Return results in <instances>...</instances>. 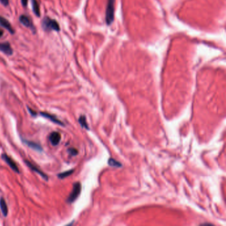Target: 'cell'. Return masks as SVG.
Masks as SVG:
<instances>
[{"instance_id": "19", "label": "cell", "mask_w": 226, "mask_h": 226, "mask_svg": "<svg viewBox=\"0 0 226 226\" xmlns=\"http://www.w3.org/2000/svg\"><path fill=\"white\" fill-rule=\"evenodd\" d=\"M27 0H21V4L23 5V6L25 7L27 5Z\"/></svg>"}, {"instance_id": "1", "label": "cell", "mask_w": 226, "mask_h": 226, "mask_svg": "<svg viewBox=\"0 0 226 226\" xmlns=\"http://www.w3.org/2000/svg\"><path fill=\"white\" fill-rule=\"evenodd\" d=\"M43 29L45 31L49 32L51 31H60V27H59L58 23L56 20L52 19L49 18L48 17H44V19L43 20L42 23Z\"/></svg>"}, {"instance_id": "20", "label": "cell", "mask_w": 226, "mask_h": 226, "mask_svg": "<svg viewBox=\"0 0 226 226\" xmlns=\"http://www.w3.org/2000/svg\"><path fill=\"white\" fill-rule=\"evenodd\" d=\"M29 112L31 113V114L32 115H36L37 113L35 112H34L32 109H30V108H29Z\"/></svg>"}, {"instance_id": "12", "label": "cell", "mask_w": 226, "mask_h": 226, "mask_svg": "<svg viewBox=\"0 0 226 226\" xmlns=\"http://www.w3.org/2000/svg\"><path fill=\"white\" fill-rule=\"evenodd\" d=\"M0 209L1 210L3 215L4 216H7L8 213V208L7 206L6 202L3 198H0Z\"/></svg>"}, {"instance_id": "7", "label": "cell", "mask_w": 226, "mask_h": 226, "mask_svg": "<svg viewBox=\"0 0 226 226\" xmlns=\"http://www.w3.org/2000/svg\"><path fill=\"white\" fill-rule=\"evenodd\" d=\"M25 162L26 163V165H27L29 166V167L31 169L32 171H33L34 172H37V174H38L40 175V176L44 178V179L47 180V178H48V177H47V175H46L45 174H44L42 171H41L40 169L37 167V166H36L35 165L32 164V162H29V160H25Z\"/></svg>"}, {"instance_id": "21", "label": "cell", "mask_w": 226, "mask_h": 226, "mask_svg": "<svg viewBox=\"0 0 226 226\" xmlns=\"http://www.w3.org/2000/svg\"><path fill=\"white\" fill-rule=\"evenodd\" d=\"M3 35H4V31L0 29V38L3 36Z\"/></svg>"}, {"instance_id": "8", "label": "cell", "mask_w": 226, "mask_h": 226, "mask_svg": "<svg viewBox=\"0 0 226 226\" xmlns=\"http://www.w3.org/2000/svg\"><path fill=\"white\" fill-rule=\"evenodd\" d=\"M40 114L43 117H45L47 119H49V120H50V121H52L53 123H55L56 124H58V125H59V126H64V123H62L61 120H59L55 116V115L48 114V113H46V112H41Z\"/></svg>"}, {"instance_id": "17", "label": "cell", "mask_w": 226, "mask_h": 226, "mask_svg": "<svg viewBox=\"0 0 226 226\" xmlns=\"http://www.w3.org/2000/svg\"><path fill=\"white\" fill-rule=\"evenodd\" d=\"M68 151V152H69V153L71 154V155H72V156H75V155H76L77 154H78V151H77L76 148H70Z\"/></svg>"}, {"instance_id": "13", "label": "cell", "mask_w": 226, "mask_h": 226, "mask_svg": "<svg viewBox=\"0 0 226 226\" xmlns=\"http://www.w3.org/2000/svg\"><path fill=\"white\" fill-rule=\"evenodd\" d=\"M31 2H32V11H33L35 16L37 17H39L41 16L40 8H39V5H38L37 1V0H31Z\"/></svg>"}, {"instance_id": "18", "label": "cell", "mask_w": 226, "mask_h": 226, "mask_svg": "<svg viewBox=\"0 0 226 226\" xmlns=\"http://www.w3.org/2000/svg\"><path fill=\"white\" fill-rule=\"evenodd\" d=\"M0 2H1V4L4 5V6H7L9 4V0H0Z\"/></svg>"}, {"instance_id": "10", "label": "cell", "mask_w": 226, "mask_h": 226, "mask_svg": "<svg viewBox=\"0 0 226 226\" xmlns=\"http://www.w3.org/2000/svg\"><path fill=\"white\" fill-rule=\"evenodd\" d=\"M23 142L25 144H26L29 147H30L31 148H32V149L38 151V152H41L43 151V148L41 147V145L37 143L33 142V141H28L26 140V139H22Z\"/></svg>"}, {"instance_id": "9", "label": "cell", "mask_w": 226, "mask_h": 226, "mask_svg": "<svg viewBox=\"0 0 226 226\" xmlns=\"http://www.w3.org/2000/svg\"><path fill=\"white\" fill-rule=\"evenodd\" d=\"M0 51L7 55H11L13 54V50L10 43L7 42L0 43Z\"/></svg>"}, {"instance_id": "6", "label": "cell", "mask_w": 226, "mask_h": 226, "mask_svg": "<svg viewBox=\"0 0 226 226\" xmlns=\"http://www.w3.org/2000/svg\"><path fill=\"white\" fill-rule=\"evenodd\" d=\"M0 25L3 27L4 28L6 29L11 34L15 33V30L13 29L12 26L10 24V23L8 21V20L4 18V17H3L2 16H0Z\"/></svg>"}, {"instance_id": "5", "label": "cell", "mask_w": 226, "mask_h": 226, "mask_svg": "<svg viewBox=\"0 0 226 226\" xmlns=\"http://www.w3.org/2000/svg\"><path fill=\"white\" fill-rule=\"evenodd\" d=\"M61 139V134L58 132H52L49 135V141L53 146H56L59 144Z\"/></svg>"}, {"instance_id": "16", "label": "cell", "mask_w": 226, "mask_h": 226, "mask_svg": "<svg viewBox=\"0 0 226 226\" xmlns=\"http://www.w3.org/2000/svg\"><path fill=\"white\" fill-rule=\"evenodd\" d=\"M73 172H74V170L72 169V170H70V171H67L62 172V173L59 174L58 175V177L60 178H61V179H63V178H66L68 177H69L70 175H71L73 173Z\"/></svg>"}, {"instance_id": "4", "label": "cell", "mask_w": 226, "mask_h": 226, "mask_svg": "<svg viewBox=\"0 0 226 226\" xmlns=\"http://www.w3.org/2000/svg\"><path fill=\"white\" fill-rule=\"evenodd\" d=\"M1 158L5 162V163H7V164L8 165V166H10V167L11 169H12V170L15 172L19 173V168H18V167H17V166L16 164V162H15L14 160L12 159H11V157H9L7 155V154H3L2 155H1Z\"/></svg>"}, {"instance_id": "3", "label": "cell", "mask_w": 226, "mask_h": 226, "mask_svg": "<svg viewBox=\"0 0 226 226\" xmlns=\"http://www.w3.org/2000/svg\"><path fill=\"white\" fill-rule=\"evenodd\" d=\"M80 192H81V184L80 182L74 183L72 192H70L69 196L67 198V202L68 203L71 204L75 201L79 196Z\"/></svg>"}, {"instance_id": "2", "label": "cell", "mask_w": 226, "mask_h": 226, "mask_svg": "<svg viewBox=\"0 0 226 226\" xmlns=\"http://www.w3.org/2000/svg\"><path fill=\"white\" fill-rule=\"evenodd\" d=\"M114 5L115 0H108L106 9V19L108 25H110L113 22L114 18Z\"/></svg>"}, {"instance_id": "14", "label": "cell", "mask_w": 226, "mask_h": 226, "mask_svg": "<svg viewBox=\"0 0 226 226\" xmlns=\"http://www.w3.org/2000/svg\"><path fill=\"white\" fill-rule=\"evenodd\" d=\"M78 121L82 127H84V128L86 129H89L88 125L87 123V121H86V118L84 115H81L78 119Z\"/></svg>"}, {"instance_id": "15", "label": "cell", "mask_w": 226, "mask_h": 226, "mask_svg": "<svg viewBox=\"0 0 226 226\" xmlns=\"http://www.w3.org/2000/svg\"><path fill=\"white\" fill-rule=\"evenodd\" d=\"M108 165L111 166H114V167H120L121 166V164L120 162L112 158L108 160Z\"/></svg>"}, {"instance_id": "11", "label": "cell", "mask_w": 226, "mask_h": 226, "mask_svg": "<svg viewBox=\"0 0 226 226\" xmlns=\"http://www.w3.org/2000/svg\"><path fill=\"white\" fill-rule=\"evenodd\" d=\"M19 21L21 22L22 25H24L26 27L31 28V29H33L34 27L32 26V24L31 23V19H29V17L25 15H22L19 17Z\"/></svg>"}]
</instances>
